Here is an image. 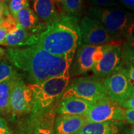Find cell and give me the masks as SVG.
I'll use <instances>...</instances> for the list:
<instances>
[{
    "label": "cell",
    "mask_w": 134,
    "mask_h": 134,
    "mask_svg": "<svg viewBox=\"0 0 134 134\" xmlns=\"http://www.w3.org/2000/svg\"><path fill=\"white\" fill-rule=\"evenodd\" d=\"M78 21L77 18L62 13L58 21L38 35L34 46L55 56L73 58L81 43Z\"/></svg>",
    "instance_id": "2"
},
{
    "label": "cell",
    "mask_w": 134,
    "mask_h": 134,
    "mask_svg": "<svg viewBox=\"0 0 134 134\" xmlns=\"http://www.w3.org/2000/svg\"><path fill=\"white\" fill-rule=\"evenodd\" d=\"M122 47L119 44H109L103 57L93 68L94 75L99 79L104 80L120 69L122 63Z\"/></svg>",
    "instance_id": "11"
},
{
    "label": "cell",
    "mask_w": 134,
    "mask_h": 134,
    "mask_svg": "<svg viewBox=\"0 0 134 134\" xmlns=\"http://www.w3.org/2000/svg\"><path fill=\"white\" fill-rule=\"evenodd\" d=\"M37 40V35L29 32L17 24L16 28L8 32L3 46L13 48L22 47H27L36 45Z\"/></svg>",
    "instance_id": "16"
},
{
    "label": "cell",
    "mask_w": 134,
    "mask_h": 134,
    "mask_svg": "<svg viewBox=\"0 0 134 134\" xmlns=\"http://www.w3.org/2000/svg\"><path fill=\"white\" fill-rule=\"evenodd\" d=\"M56 105L43 112L31 113L28 118V134H54Z\"/></svg>",
    "instance_id": "12"
},
{
    "label": "cell",
    "mask_w": 134,
    "mask_h": 134,
    "mask_svg": "<svg viewBox=\"0 0 134 134\" xmlns=\"http://www.w3.org/2000/svg\"><path fill=\"white\" fill-rule=\"evenodd\" d=\"M132 134H134V127L133 128V129H132Z\"/></svg>",
    "instance_id": "34"
},
{
    "label": "cell",
    "mask_w": 134,
    "mask_h": 134,
    "mask_svg": "<svg viewBox=\"0 0 134 134\" xmlns=\"http://www.w3.org/2000/svg\"><path fill=\"white\" fill-rule=\"evenodd\" d=\"M29 0H10L9 9L12 16L16 19L17 14L21 10L26 8H29Z\"/></svg>",
    "instance_id": "23"
},
{
    "label": "cell",
    "mask_w": 134,
    "mask_h": 134,
    "mask_svg": "<svg viewBox=\"0 0 134 134\" xmlns=\"http://www.w3.org/2000/svg\"><path fill=\"white\" fill-rule=\"evenodd\" d=\"M124 37L128 42L134 41V18L131 20L125 30Z\"/></svg>",
    "instance_id": "26"
},
{
    "label": "cell",
    "mask_w": 134,
    "mask_h": 134,
    "mask_svg": "<svg viewBox=\"0 0 134 134\" xmlns=\"http://www.w3.org/2000/svg\"><path fill=\"white\" fill-rule=\"evenodd\" d=\"M29 1H35V0H29Z\"/></svg>",
    "instance_id": "36"
},
{
    "label": "cell",
    "mask_w": 134,
    "mask_h": 134,
    "mask_svg": "<svg viewBox=\"0 0 134 134\" xmlns=\"http://www.w3.org/2000/svg\"><path fill=\"white\" fill-rule=\"evenodd\" d=\"M86 16L99 21L115 42L124 37L125 31L134 15L119 6H91Z\"/></svg>",
    "instance_id": "4"
},
{
    "label": "cell",
    "mask_w": 134,
    "mask_h": 134,
    "mask_svg": "<svg viewBox=\"0 0 134 134\" xmlns=\"http://www.w3.org/2000/svg\"><path fill=\"white\" fill-rule=\"evenodd\" d=\"M34 95L26 85L20 73L14 76L11 99V113L13 115L21 116L32 113Z\"/></svg>",
    "instance_id": "7"
},
{
    "label": "cell",
    "mask_w": 134,
    "mask_h": 134,
    "mask_svg": "<svg viewBox=\"0 0 134 134\" xmlns=\"http://www.w3.org/2000/svg\"><path fill=\"white\" fill-rule=\"evenodd\" d=\"M56 1H60V2H62V1H63V0H56Z\"/></svg>",
    "instance_id": "35"
},
{
    "label": "cell",
    "mask_w": 134,
    "mask_h": 134,
    "mask_svg": "<svg viewBox=\"0 0 134 134\" xmlns=\"http://www.w3.org/2000/svg\"><path fill=\"white\" fill-rule=\"evenodd\" d=\"M108 45L94 46L81 43L78 46L70 67V77L78 76L93 70L103 57Z\"/></svg>",
    "instance_id": "6"
},
{
    "label": "cell",
    "mask_w": 134,
    "mask_h": 134,
    "mask_svg": "<svg viewBox=\"0 0 134 134\" xmlns=\"http://www.w3.org/2000/svg\"><path fill=\"white\" fill-rule=\"evenodd\" d=\"M120 1L127 8L134 11V0H120Z\"/></svg>",
    "instance_id": "32"
},
{
    "label": "cell",
    "mask_w": 134,
    "mask_h": 134,
    "mask_svg": "<svg viewBox=\"0 0 134 134\" xmlns=\"http://www.w3.org/2000/svg\"><path fill=\"white\" fill-rule=\"evenodd\" d=\"M76 96L97 103L108 98L103 82L99 78L80 77L70 80L61 98Z\"/></svg>",
    "instance_id": "5"
},
{
    "label": "cell",
    "mask_w": 134,
    "mask_h": 134,
    "mask_svg": "<svg viewBox=\"0 0 134 134\" xmlns=\"http://www.w3.org/2000/svg\"><path fill=\"white\" fill-rule=\"evenodd\" d=\"M34 11L48 26L59 19L62 13L57 9L54 0H35Z\"/></svg>",
    "instance_id": "18"
},
{
    "label": "cell",
    "mask_w": 134,
    "mask_h": 134,
    "mask_svg": "<svg viewBox=\"0 0 134 134\" xmlns=\"http://www.w3.org/2000/svg\"><path fill=\"white\" fill-rule=\"evenodd\" d=\"M15 76L0 83V115L2 117L11 113V94Z\"/></svg>",
    "instance_id": "19"
},
{
    "label": "cell",
    "mask_w": 134,
    "mask_h": 134,
    "mask_svg": "<svg viewBox=\"0 0 134 134\" xmlns=\"http://www.w3.org/2000/svg\"><path fill=\"white\" fill-rule=\"evenodd\" d=\"M120 69L127 76L129 82L132 95L134 96V62L130 63H122Z\"/></svg>",
    "instance_id": "24"
},
{
    "label": "cell",
    "mask_w": 134,
    "mask_h": 134,
    "mask_svg": "<svg viewBox=\"0 0 134 134\" xmlns=\"http://www.w3.org/2000/svg\"><path fill=\"white\" fill-rule=\"evenodd\" d=\"M85 117L87 122H124V109L107 98L95 103Z\"/></svg>",
    "instance_id": "10"
},
{
    "label": "cell",
    "mask_w": 134,
    "mask_h": 134,
    "mask_svg": "<svg viewBox=\"0 0 134 134\" xmlns=\"http://www.w3.org/2000/svg\"><path fill=\"white\" fill-rule=\"evenodd\" d=\"M9 31L3 27L0 26V45L3 46Z\"/></svg>",
    "instance_id": "31"
},
{
    "label": "cell",
    "mask_w": 134,
    "mask_h": 134,
    "mask_svg": "<svg viewBox=\"0 0 134 134\" xmlns=\"http://www.w3.org/2000/svg\"><path fill=\"white\" fill-rule=\"evenodd\" d=\"M120 107L125 109H134V96H131L124 102Z\"/></svg>",
    "instance_id": "30"
},
{
    "label": "cell",
    "mask_w": 134,
    "mask_h": 134,
    "mask_svg": "<svg viewBox=\"0 0 134 134\" xmlns=\"http://www.w3.org/2000/svg\"><path fill=\"white\" fill-rule=\"evenodd\" d=\"M122 63H126L134 62V41L125 42L122 46Z\"/></svg>",
    "instance_id": "22"
},
{
    "label": "cell",
    "mask_w": 134,
    "mask_h": 134,
    "mask_svg": "<svg viewBox=\"0 0 134 134\" xmlns=\"http://www.w3.org/2000/svg\"><path fill=\"white\" fill-rule=\"evenodd\" d=\"M91 6L95 7H108L117 6L115 0H86Z\"/></svg>",
    "instance_id": "25"
},
{
    "label": "cell",
    "mask_w": 134,
    "mask_h": 134,
    "mask_svg": "<svg viewBox=\"0 0 134 134\" xmlns=\"http://www.w3.org/2000/svg\"><path fill=\"white\" fill-rule=\"evenodd\" d=\"M103 83L110 101L119 106L132 96L129 82L120 68L103 80Z\"/></svg>",
    "instance_id": "9"
},
{
    "label": "cell",
    "mask_w": 134,
    "mask_h": 134,
    "mask_svg": "<svg viewBox=\"0 0 134 134\" xmlns=\"http://www.w3.org/2000/svg\"><path fill=\"white\" fill-rule=\"evenodd\" d=\"M123 122H87L76 134H122Z\"/></svg>",
    "instance_id": "17"
},
{
    "label": "cell",
    "mask_w": 134,
    "mask_h": 134,
    "mask_svg": "<svg viewBox=\"0 0 134 134\" xmlns=\"http://www.w3.org/2000/svg\"><path fill=\"white\" fill-rule=\"evenodd\" d=\"M79 29L81 43L94 46L117 44L99 21L86 15L80 20Z\"/></svg>",
    "instance_id": "8"
},
{
    "label": "cell",
    "mask_w": 134,
    "mask_h": 134,
    "mask_svg": "<svg viewBox=\"0 0 134 134\" xmlns=\"http://www.w3.org/2000/svg\"><path fill=\"white\" fill-rule=\"evenodd\" d=\"M95 103L76 96L61 98L57 104L55 113L58 115L86 116Z\"/></svg>",
    "instance_id": "13"
},
{
    "label": "cell",
    "mask_w": 134,
    "mask_h": 134,
    "mask_svg": "<svg viewBox=\"0 0 134 134\" xmlns=\"http://www.w3.org/2000/svg\"><path fill=\"white\" fill-rule=\"evenodd\" d=\"M16 68L6 60H0V83L18 74Z\"/></svg>",
    "instance_id": "21"
},
{
    "label": "cell",
    "mask_w": 134,
    "mask_h": 134,
    "mask_svg": "<svg viewBox=\"0 0 134 134\" xmlns=\"http://www.w3.org/2000/svg\"><path fill=\"white\" fill-rule=\"evenodd\" d=\"M9 14H11V13L6 3L0 0V21Z\"/></svg>",
    "instance_id": "27"
},
{
    "label": "cell",
    "mask_w": 134,
    "mask_h": 134,
    "mask_svg": "<svg viewBox=\"0 0 134 134\" xmlns=\"http://www.w3.org/2000/svg\"><path fill=\"white\" fill-rule=\"evenodd\" d=\"M61 3L64 14L79 19L83 11V0H63Z\"/></svg>",
    "instance_id": "20"
},
{
    "label": "cell",
    "mask_w": 134,
    "mask_h": 134,
    "mask_svg": "<svg viewBox=\"0 0 134 134\" xmlns=\"http://www.w3.org/2000/svg\"><path fill=\"white\" fill-rule=\"evenodd\" d=\"M70 74L55 77L39 84H28L34 95L31 113L47 110L57 105L69 83Z\"/></svg>",
    "instance_id": "3"
},
{
    "label": "cell",
    "mask_w": 134,
    "mask_h": 134,
    "mask_svg": "<svg viewBox=\"0 0 134 134\" xmlns=\"http://www.w3.org/2000/svg\"><path fill=\"white\" fill-rule=\"evenodd\" d=\"M125 120L134 125V109H124Z\"/></svg>",
    "instance_id": "29"
},
{
    "label": "cell",
    "mask_w": 134,
    "mask_h": 134,
    "mask_svg": "<svg viewBox=\"0 0 134 134\" xmlns=\"http://www.w3.org/2000/svg\"><path fill=\"white\" fill-rule=\"evenodd\" d=\"M1 1H4V2H5V3H7V2L9 3L10 0H1Z\"/></svg>",
    "instance_id": "33"
},
{
    "label": "cell",
    "mask_w": 134,
    "mask_h": 134,
    "mask_svg": "<svg viewBox=\"0 0 134 134\" xmlns=\"http://www.w3.org/2000/svg\"><path fill=\"white\" fill-rule=\"evenodd\" d=\"M17 24L29 32L35 35L42 33L47 29L48 26L38 17L34 11L26 8L19 11L16 18Z\"/></svg>",
    "instance_id": "14"
},
{
    "label": "cell",
    "mask_w": 134,
    "mask_h": 134,
    "mask_svg": "<svg viewBox=\"0 0 134 134\" xmlns=\"http://www.w3.org/2000/svg\"><path fill=\"white\" fill-rule=\"evenodd\" d=\"M6 59L21 71L29 84H39L55 77L69 74L73 58L55 56L34 46L8 48Z\"/></svg>",
    "instance_id": "1"
},
{
    "label": "cell",
    "mask_w": 134,
    "mask_h": 134,
    "mask_svg": "<svg viewBox=\"0 0 134 134\" xmlns=\"http://www.w3.org/2000/svg\"><path fill=\"white\" fill-rule=\"evenodd\" d=\"M0 134H12L8 127L7 121L3 117L0 115Z\"/></svg>",
    "instance_id": "28"
},
{
    "label": "cell",
    "mask_w": 134,
    "mask_h": 134,
    "mask_svg": "<svg viewBox=\"0 0 134 134\" xmlns=\"http://www.w3.org/2000/svg\"><path fill=\"white\" fill-rule=\"evenodd\" d=\"M87 123L85 117L59 115L54 122V134H76Z\"/></svg>",
    "instance_id": "15"
}]
</instances>
